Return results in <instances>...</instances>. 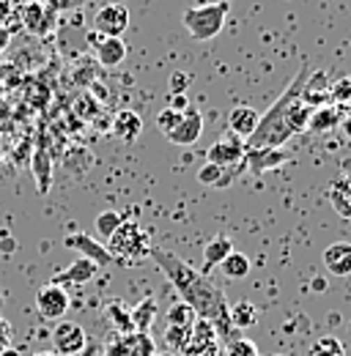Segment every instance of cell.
<instances>
[{"label":"cell","instance_id":"8d00e7d4","mask_svg":"<svg viewBox=\"0 0 351 356\" xmlns=\"http://www.w3.org/2000/svg\"><path fill=\"white\" fill-rule=\"evenodd\" d=\"M189 83H192V77L187 74V72H173L171 74V96H187V90H189Z\"/></svg>","mask_w":351,"mask_h":356},{"label":"cell","instance_id":"7bdbcfd3","mask_svg":"<svg viewBox=\"0 0 351 356\" xmlns=\"http://www.w3.org/2000/svg\"><path fill=\"white\" fill-rule=\"evenodd\" d=\"M341 129H343V134L351 140V118H343V124H341Z\"/></svg>","mask_w":351,"mask_h":356},{"label":"cell","instance_id":"cb8c5ba5","mask_svg":"<svg viewBox=\"0 0 351 356\" xmlns=\"http://www.w3.org/2000/svg\"><path fill=\"white\" fill-rule=\"evenodd\" d=\"M157 299H143V302H137V307L130 310L132 315V326H134V332H140V334H148V329L154 326V321H157Z\"/></svg>","mask_w":351,"mask_h":356},{"label":"cell","instance_id":"7dc6e473","mask_svg":"<svg viewBox=\"0 0 351 356\" xmlns=\"http://www.w3.org/2000/svg\"><path fill=\"white\" fill-rule=\"evenodd\" d=\"M154 356H176V354H154Z\"/></svg>","mask_w":351,"mask_h":356},{"label":"cell","instance_id":"74e56055","mask_svg":"<svg viewBox=\"0 0 351 356\" xmlns=\"http://www.w3.org/2000/svg\"><path fill=\"white\" fill-rule=\"evenodd\" d=\"M44 3L58 14V11H75V8H80L88 0H44Z\"/></svg>","mask_w":351,"mask_h":356},{"label":"cell","instance_id":"ffe728a7","mask_svg":"<svg viewBox=\"0 0 351 356\" xmlns=\"http://www.w3.org/2000/svg\"><path fill=\"white\" fill-rule=\"evenodd\" d=\"M343 124V113L335 107V104H324V107H315L310 113V121H307V132L313 134H324L332 132Z\"/></svg>","mask_w":351,"mask_h":356},{"label":"cell","instance_id":"f546056e","mask_svg":"<svg viewBox=\"0 0 351 356\" xmlns=\"http://www.w3.org/2000/svg\"><path fill=\"white\" fill-rule=\"evenodd\" d=\"M121 222H124V214H121V211H102V214L96 217V233L107 241V238L121 227Z\"/></svg>","mask_w":351,"mask_h":356},{"label":"cell","instance_id":"52a82bcc","mask_svg":"<svg viewBox=\"0 0 351 356\" xmlns=\"http://www.w3.org/2000/svg\"><path fill=\"white\" fill-rule=\"evenodd\" d=\"M130 28V8L124 3H107L93 17V31L104 39H121Z\"/></svg>","mask_w":351,"mask_h":356},{"label":"cell","instance_id":"60d3db41","mask_svg":"<svg viewBox=\"0 0 351 356\" xmlns=\"http://www.w3.org/2000/svg\"><path fill=\"white\" fill-rule=\"evenodd\" d=\"M86 39H88V47H91V49H96V47H99L102 42H104V36H99L96 31H91V33H88Z\"/></svg>","mask_w":351,"mask_h":356},{"label":"cell","instance_id":"5b68a950","mask_svg":"<svg viewBox=\"0 0 351 356\" xmlns=\"http://www.w3.org/2000/svg\"><path fill=\"white\" fill-rule=\"evenodd\" d=\"M52 346H55V354L58 356H80L86 354L88 348V334L86 329L75 321H58L55 329H52Z\"/></svg>","mask_w":351,"mask_h":356},{"label":"cell","instance_id":"484cf974","mask_svg":"<svg viewBox=\"0 0 351 356\" xmlns=\"http://www.w3.org/2000/svg\"><path fill=\"white\" fill-rule=\"evenodd\" d=\"M329 203L335 206L341 217L351 220V178H338L329 186Z\"/></svg>","mask_w":351,"mask_h":356},{"label":"cell","instance_id":"d6986e66","mask_svg":"<svg viewBox=\"0 0 351 356\" xmlns=\"http://www.w3.org/2000/svg\"><path fill=\"white\" fill-rule=\"evenodd\" d=\"M110 132H113V137H118L124 143H134L143 134V121H140V115L134 110H118L113 124H110Z\"/></svg>","mask_w":351,"mask_h":356},{"label":"cell","instance_id":"6da1fadb","mask_svg":"<svg viewBox=\"0 0 351 356\" xmlns=\"http://www.w3.org/2000/svg\"><path fill=\"white\" fill-rule=\"evenodd\" d=\"M148 258L168 277V282L178 293V302L189 305L201 321H209L217 329V337L225 340V346H228L233 340V326H231V318H228V299H225L222 288L209 280V274L189 266L187 261H181L171 250L151 247Z\"/></svg>","mask_w":351,"mask_h":356},{"label":"cell","instance_id":"8fae6325","mask_svg":"<svg viewBox=\"0 0 351 356\" xmlns=\"http://www.w3.org/2000/svg\"><path fill=\"white\" fill-rule=\"evenodd\" d=\"M36 310L44 321H63V315L69 310V293L61 285H44L36 291Z\"/></svg>","mask_w":351,"mask_h":356},{"label":"cell","instance_id":"ab89813d","mask_svg":"<svg viewBox=\"0 0 351 356\" xmlns=\"http://www.w3.org/2000/svg\"><path fill=\"white\" fill-rule=\"evenodd\" d=\"M187 107H189V99H187V96H168V110L184 113Z\"/></svg>","mask_w":351,"mask_h":356},{"label":"cell","instance_id":"f1b7e54d","mask_svg":"<svg viewBox=\"0 0 351 356\" xmlns=\"http://www.w3.org/2000/svg\"><path fill=\"white\" fill-rule=\"evenodd\" d=\"M198 321L195 310L184 302H176L173 307L168 310V326H178V329H192V323Z\"/></svg>","mask_w":351,"mask_h":356},{"label":"cell","instance_id":"e575fe53","mask_svg":"<svg viewBox=\"0 0 351 356\" xmlns=\"http://www.w3.org/2000/svg\"><path fill=\"white\" fill-rule=\"evenodd\" d=\"M187 337H189V329H178V326H165V343L181 354V348H184V343H187Z\"/></svg>","mask_w":351,"mask_h":356},{"label":"cell","instance_id":"7402d4cb","mask_svg":"<svg viewBox=\"0 0 351 356\" xmlns=\"http://www.w3.org/2000/svg\"><path fill=\"white\" fill-rule=\"evenodd\" d=\"M93 60L96 66H104V69H116L127 60V44L124 39H104L102 44L93 49Z\"/></svg>","mask_w":351,"mask_h":356},{"label":"cell","instance_id":"836d02e7","mask_svg":"<svg viewBox=\"0 0 351 356\" xmlns=\"http://www.w3.org/2000/svg\"><path fill=\"white\" fill-rule=\"evenodd\" d=\"M198 181H201L203 186H219V181H222V168L206 162L203 168H198Z\"/></svg>","mask_w":351,"mask_h":356},{"label":"cell","instance_id":"8992f818","mask_svg":"<svg viewBox=\"0 0 351 356\" xmlns=\"http://www.w3.org/2000/svg\"><path fill=\"white\" fill-rule=\"evenodd\" d=\"M157 354V343L151 334H110L107 346H104V356H154Z\"/></svg>","mask_w":351,"mask_h":356},{"label":"cell","instance_id":"bcb514c9","mask_svg":"<svg viewBox=\"0 0 351 356\" xmlns=\"http://www.w3.org/2000/svg\"><path fill=\"white\" fill-rule=\"evenodd\" d=\"M33 356H58L55 351H39V354H33Z\"/></svg>","mask_w":351,"mask_h":356},{"label":"cell","instance_id":"4316f807","mask_svg":"<svg viewBox=\"0 0 351 356\" xmlns=\"http://www.w3.org/2000/svg\"><path fill=\"white\" fill-rule=\"evenodd\" d=\"M219 271L228 277V280H244L247 274H250V258L244 255V252H231L222 264H219Z\"/></svg>","mask_w":351,"mask_h":356},{"label":"cell","instance_id":"83f0119b","mask_svg":"<svg viewBox=\"0 0 351 356\" xmlns=\"http://www.w3.org/2000/svg\"><path fill=\"white\" fill-rule=\"evenodd\" d=\"M104 318L113 323V329H116L118 334H132V332H134L130 310H124L121 302H110V305L104 307Z\"/></svg>","mask_w":351,"mask_h":356},{"label":"cell","instance_id":"d590c367","mask_svg":"<svg viewBox=\"0 0 351 356\" xmlns=\"http://www.w3.org/2000/svg\"><path fill=\"white\" fill-rule=\"evenodd\" d=\"M178 121H181V113H176V110H168V107H165V110L157 115V127H159V132L165 134V137H168V134H171L176 127H178Z\"/></svg>","mask_w":351,"mask_h":356},{"label":"cell","instance_id":"7c38bea8","mask_svg":"<svg viewBox=\"0 0 351 356\" xmlns=\"http://www.w3.org/2000/svg\"><path fill=\"white\" fill-rule=\"evenodd\" d=\"M206 156H209V162L217 165V168H233V165H239L242 156H244V140L228 132L222 140H217V143L209 148Z\"/></svg>","mask_w":351,"mask_h":356},{"label":"cell","instance_id":"b9f144b4","mask_svg":"<svg viewBox=\"0 0 351 356\" xmlns=\"http://www.w3.org/2000/svg\"><path fill=\"white\" fill-rule=\"evenodd\" d=\"M8 39H11V33H8V31L0 25V49H6V47H8Z\"/></svg>","mask_w":351,"mask_h":356},{"label":"cell","instance_id":"ba28073f","mask_svg":"<svg viewBox=\"0 0 351 356\" xmlns=\"http://www.w3.org/2000/svg\"><path fill=\"white\" fill-rule=\"evenodd\" d=\"M181 356H219V337L217 329L209 321H195L189 329V337L181 348Z\"/></svg>","mask_w":351,"mask_h":356},{"label":"cell","instance_id":"1f68e13d","mask_svg":"<svg viewBox=\"0 0 351 356\" xmlns=\"http://www.w3.org/2000/svg\"><path fill=\"white\" fill-rule=\"evenodd\" d=\"M329 102L335 107H343L351 102V74L349 77H341L335 83H329Z\"/></svg>","mask_w":351,"mask_h":356},{"label":"cell","instance_id":"9a60e30c","mask_svg":"<svg viewBox=\"0 0 351 356\" xmlns=\"http://www.w3.org/2000/svg\"><path fill=\"white\" fill-rule=\"evenodd\" d=\"M99 268L102 266H96V264L88 261V258H77L72 266L58 271V274L52 277V285H61V288H66V285H86V282H91V280L99 274Z\"/></svg>","mask_w":351,"mask_h":356},{"label":"cell","instance_id":"7a4b0ae2","mask_svg":"<svg viewBox=\"0 0 351 356\" xmlns=\"http://www.w3.org/2000/svg\"><path fill=\"white\" fill-rule=\"evenodd\" d=\"M307 77H310V63H302V69L288 83V88L261 115L256 132L244 140V151L247 148H283L294 134L307 132V121L313 113L302 102V88H305Z\"/></svg>","mask_w":351,"mask_h":356},{"label":"cell","instance_id":"277c9868","mask_svg":"<svg viewBox=\"0 0 351 356\" xmlns=\"http://www.w3.org/2000/svg\"><path fill=\"white\" fill-rule=\"evenodd\" d=\"M231 0H219V3H206V6H195L184 11V28L189 31V36L195 42H209L219 36L225 17H228Z\"/></svg>","mask_w":351,"mask_h":356},{"label":"cell","instance_id":"d4e9b609","mask_svg":"<svg viewBox=\"0 0 351 356\" xmlns=\"http://www.w3.org/2000/svg\"><path fill=\"white\" fill-rule=\"evenodd\" d=\"M228 318H231V326L233 329H250V326H256L258 323V310H256V305L253 302H233V305H228Z\"/></svg>","mask_w":351,"mask_h":356},{"label":"cell","instance_id":"ac0fdd59","mask_svg":"<svg viewBox=\"0 0 351 356\" xmlns=\"http://www.w3.org/2000/svg\"><path fill=\"white\" fill-rule=\"evenodd\" d=\"M31 168H33L31 173H33V181H36L39 192L47 195L49 186H52V156H49V151H47V143H39V145L33 148Z\"/></svg>","mask_w":351,"mask_h":356},{"label":"cell","instance_id":"e0dca14e","mask_svg":"<svg viewBox=\"0 0 351 356\" xmlns=\"http://www.w3.org/2000/svg\"><path fill=\"white\" fill-rule=\"evenodd\" d=\"M302 102H305L310 110L324 107V104H332L329 102V77H327V72H315V74L307 77L305 88H302Z\"/></svg>","mask_w":351,"mask_h":356},{"label":"cell","instance_id":"30bf717a","mask_svg":"<svg viewBox=\"0 0 351 356\" xmlns=\"http://www.w3.org/2000/svg\"><path fill=\"white\" fill-rule=\"evenodd\" d=\"M286 162H288V154L283 148H247L242 156V170H247L250 176H261L269 170H277Z\"/></svg>","mask_w":351,"mask_h":356},{"label":"cell","instance_id":"d6a6232c","mask_svg":"<svg viewBox=\"0 0 351 356\" xmlns=\"http://www.w3.org/2000/svg\"><path fill=\"white\" fill-rule=\"evenodd\" d=\"M225 356H258V348H256L253 340H247V337H236V340L228 343Z\"/></svg>","mask_w":351,"mask_h":356},{"label":"cell","instance_id":"5bb4252c","mask_svg":"<svg viewBox=\"0 0 351 356\" xmlns=\"http://www.w3.org/2000/svg\"><path fill=\"white\" fill-rule=\"evenodd\" d=\"M63 244L69 247V250H77L80 252V258H88V261H93L96 266H107V264H113V258H110V252H107V247H102L93 236H88V233H69L66 238H63Z\"/></svg>","mask_w":351,"mask_h":356},{"label":"cell","instance_id":"603a6c76","mask_svg":"<svg viewBox=\"0 0 351 356\" xmlns=\"http://www.w3.org/2000/svg\"><path fill=\"white\" fill-rule=\"evenodd\" d=\"M231 252H233V241H231L228 236H214V238L203 247V264H206V266H203V274H206L209 268L219 266Z\"/></svg>","mask_w":351,"mask_h":356},{"label":"cell","instance_id":"f6af8a7d","mask_svg":"<svg viewBox=\"0 0 351 356\" xmlns=\"http://www.w3.org/2000/svg\"><path fill=\"white\" fill-rule=\"evenodd\" d=\"M0 356H22V354H20V351H17L14 346H11V348H6V351H3Z\"/></svg>","mask_w":351,"mask_h":356},{"label":"cell","instance_id":"681fc988","mask_svg":"<svg viewBox=\"0 0 351 356\" xmlns=\"http://www.w3.org/2000/svg\"><path fill=\"white\" fill-rule=\"evenodd\" d=\"M25 3H28V0H25Z\"/></svg>","mask_w":351,"mask_h":356},{"label":"cell","instance_id":"3957f363","mask_svg":"<svg viewBox=\"0 0 351 356\" xmlns=\"http://www.w3.org/2000/svg\"><path fill=\"white\" fill-rule=\"evenodd\" d=\"M107 252L113 261H121L127 266H137L151 255V241L146 230L134 220H124L121 227L107 238Z\"/></svg>","mask_w":351,"mask_h":356},{"label":"cell","instance_id":"2e32d148","mask_svg":"<svg viewBox=\"0 0 351 356\" xmlns=\"http://www.w3.org/2000/svg\"><path fill=\"white\" fill-rule=\"evenodd\" d=\"M324 266L332 277H351V244L338 241L324 250Z\"/></svg>","mask_w":351,"mask_h":356},{"label":"cell","instance_id":"ee69618b","mask_svg":"<svg viewBox=\"0 0 351 356\" xmlns=\"http://www.w3.org/2000/svg\"><path fill=\"white\" fill-rule=\"evenodd\" d=\"M313 288H315V291H324V288H327V280H324V277H318V280L313 282Z\"/></svg>","mask_w":351,"mask_h":356},{"label":"cell","instance_id":"f35d334b","mask_svg":"<svg viewBox=\"0 0 351 356\" xmlns=\"http://www.w3.org/2000/svg\"><path fill=\"white\" fill-rule=\"evenodd\" d=\"M6 348H11V326H8V321L0 315V354H3Z\"/></svg>","mask_w":351,"mask_h":356},{"label":"cell","instance_id":"44dd1931","mask_svg":"<svg viewBox=\"0 0 351 356\" xmlns=\"http://www.w3.org/2000/svg\"><path fill=\"white\" fill-rule=\"evenodd\" d=\"M258 121H261V115H258L253 107H233V110L228 113V132L242 137V140H247L250 134L256 132Z\"/></svg>","mask_w":351,"mask_h":356},{"label":"cell","instance_id":"4fadbf2b","mask_svg":"<svg viewBox=\"0 0 351 356\" xmlns=\"http://www.w3.org/2000/svg\"><path fill=\"white\" fill-rule=\"evenodd\" d=\"M201 132H203V115H201V110H198L195 104H189V107L181 113L178 127L168 134V140H171L173 145H192V143H198Z\"/></svg>","mask_w":351,"mask_h":356},{"label":"cell","instance_id":"9c48e42d","mask_svg":"<svg viewBox=\"0 0 351 356\" xmlns=\"http://www.w3.org/2000/svg\"><path fill=\"white\" fill-rule=\"evenodd\" d=\"M55 11L44 3V0H28L22 8H20V22L28 33L33 36H47L52 28H55Z\"/></svg>","mask_w":351,"mask_h":356},{"label":"cell","instance_id":"c3c4849f","mask_svg":"<svg viewBox=\"0 0 351 356\" xmlns=\"http://www.w3.org/2000/svg\"><path fill=\"white\" fill-rule=\"evenodd\" d=\"M0 3H3V0H0Z\"/></svg>","mask_w":351,"mask_h":356},{"label":"cell","instance_id":"4dcf8cb0","mask_svg":"<svg viewBox=\"0 0 351 356\" xmlns=\"http://www.w3.org/2000/svg\"><path fill=\"white\" fill-rule=\"evenodd\" d=\"M310 356H346V346L338 337H321L310 346Z\"/></svg>","mask_w":351,"mask_h":356}]
</instances>
